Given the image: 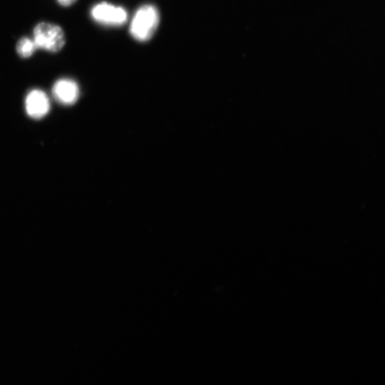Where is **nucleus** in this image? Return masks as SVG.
Listing matches in <instances>:
<instances>
[{"label":"nucleus","mask_w":385,"mask_h":385,"mask_svg":"<svg viewBox=\"0 0 385 385\" xmlns=\"http://www.w3.org/2000/svg\"><path fill=\"white\" fill-rule=\"evenodd\" d=\"M91 15L100 24L108 26H122L128 19V14L123 8L107 3L96 5L91 11Z\"/></svg>","instance_id":"7ed1b4c3"},{"label":"nucleus","mask_w":385,"mask_h":385,"mask_svg":"<svg viewBox=\"0 0 385 385\" xmlns=\"http://www.w3.org/2000/svg\"><path fill=\"white\" fill-rule=\"evenodd\" d=\"M77 0H57L59 4L63 7H71L74 5Z\"/></svg>","instance_id":"0eeeda50"},{"label":"nucleus","mask_w":385,"mask_h":385,"mask_svg":"<svg viewBox=\"0 0 385 385\" xmlns=\"http://www.w3.org/2000/svg\"><path fill=\"white\" fill-rule=\"evenodd\" d=\"M33 35L37 48L50 53H59L66 44V36L62 28L50 22H40L35 28Z\"/></svg>","instance_id":"f03ea898"},{"label":"nucleus","mask_w":385,"mask_h":385,"mask_svg":"<svg viewBox=\"0 0 385 385\" xmlns=\"http://www.w3.org/2000/svg\"><path fill=\"white\" fill-rule=\"evenodd\" d=\"M53 95L59 104L65 106L73 105L79 99V88L73 79H62L55 84Z\"/></svg>","instance_id":"20e7f679"},{"label":"nucleus","mask_w":385,"mask_h":385,"mask_svg":"<svg viewBox=\"0 0 385 385\" xmlns=\"http://www.w3.org/2000/svg\"><path fill=\"white\" fill-rule=\"evenodd\" d=\"M160 21V13L154 6H142L135 12L131 21L130 33L135 39L148 41L156 31Z\"/></svg>","instance_id":"f257e3e1"},{"label":"nucleus","mask_w":385,"mask_h":385,"mask_svg":"<svg viewBox=\"0 0 385 385\" xmlns=\"http://www.w3.org/2000/svg\"><path fill=\"white\" fill-rule=\"evenodd\" d=\"M28 115L36 120L46 116L50 109L48 97L43 91L35 89L28 94L26 101Z\"/></svg>","instance_id":"39448f33"},{"label":"nucleus","mask_w":385,"mask_h":385,"mask_svg":"<svg viewBox=\"0 0 385 385\" xmlns=\"http://www.w3.org/2000/svg\"><path fill=\"white\" fill-rule=\"evenodd\" d=\"M37 49L34 40L28 37L21 38L16 45L17 55L21 58L24 59H28L32 57Z\"/></svg>","instance_id":"423d86ee"}]
</instances>
